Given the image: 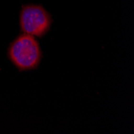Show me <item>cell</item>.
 I'll return each instance as SVG.
<instances>
[{
  "instance_id": "obj_1",
  "label": "cell",
  "mask_w": 134,
  "mask_h": 134,
  "mask_svg": "<svg viewBox=\"0 0 134 134\" xmlns=\"http://www.w3.org/2000/svg\"><path fill=\"white\" fill-rule=\"evenodd\" d=\"M7 55L19 71H31L37 68L42 59L40 43L34 36L22 34L12 42Z\"/></svg>"
},
{
  "instance_id": "obj_2",
  "label": "cell",
  "mask_w": 134,
  "mask_h": 134,
  "mask_svg": "<svg viewBox=\"0 0 134 134\" xmlns=\"http://www.w3.org/2000/svg\"><path fill=\"white\" fill-rule=\"evenodd\" d=\"M52 19L40 5H27L22 7L19 26L22 32L34 37L42 38L49 31Z\"/></svg>"
}]
</instances>
